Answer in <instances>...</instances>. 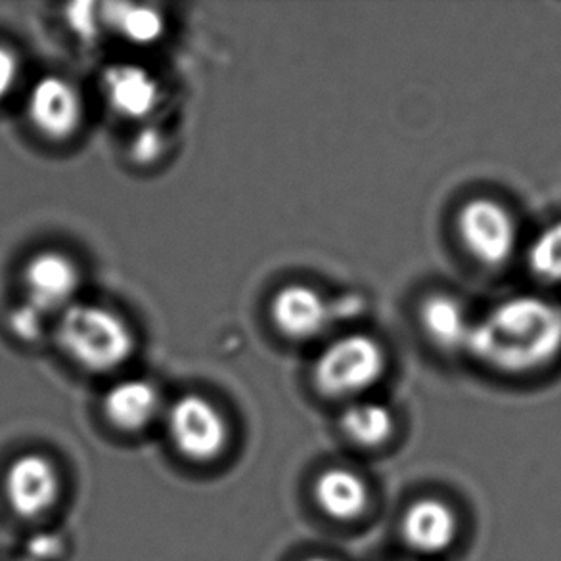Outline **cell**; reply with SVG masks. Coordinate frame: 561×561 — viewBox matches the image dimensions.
Returning <instances> with one entry per match:
<instances>
[{"mask_svg": "<svg viewBox=\"0 0 561 561\" xmlns=\"http://www.w3.org/2000/svg\"><path fill=\"white\" fill-rule=\"evenodd\" d=\"M8 327L22 342H37L46 332V314L23 301L8 314Z\"/></svg>", "mask_w": 561, "mask_h": 561, "instance_id": "18", "label": "cell"}, {"mask_svg": "<svg viewBox=\"0 0 561 561\" xmlns=\"http://www.w3.org/2000/svg\"><path fill=\"white\" fill-rule=\"evenodd\" d=\"M165 422L176 450L194 462H211L227 447V420L202 394H184L173 402Z\"/></svg>", "mask_w": 561, "mask_h": 561, "instance_id": "5", "label": "cell"}, {"mask_svg": "<svg viewBox=\"0 0 561 561\" xmlns=\"http://www.w3.org/2000/svg\"><path fill=\"white\" fill-rule=\"evenodd\" d=\"M393 427V414L381 402H351L343 412L342 432L358 447L383 445L391 437Z\"/></svg>", "mask_w": 561, "mask_h": 561, "instance_id": "15", "label": "cell"}, {"mask_svg": "<svg viewBox=\"0 0 561 561\" xmlns=\"http://www.w3.org/2000/svg\"><path fill=\"white\" fill-rule=\"evenodd\" d=\"M271 317L282 335L294 342H307L327 330L330 311L327 299L317 289L291 284L273 297Z\"/></svg>", "mask_w": 561, "mask_h": 561, "instance_id": "9", "label": "cell"}, {"mask_svg": "<svg viewBox=\"0 0 561 561\" xmlns=\"http://www.w3.org/2000/svg\"><path fill=\"white\" fill-rule=\"evenodd\" d=\"M18 73H20V66H18L15 54L7 46L0 45V100L7 99L12 92L18 83Z\"/></svg>", "mask_w": 561, "mask_h": 561, "instance_id": "21", "label": "cell"}, {"mask_svg": "<svg viewBox=\"0 0 561 561\" xmlns=\"http://www.w3.org/2000/svg\"><path fill=\"white\" fill-rule=\"evenodd\" d=\"M529 266L540 280L561 282V220L537 236L529 250Z\"/></svg>", "mask_w": 561, "mask_h": 561, "instance_id": "17", "label": "cell"}, {"mask_svg": "<svg viewBox=\"0 0 561 561\" xmlns=\"http://www.w3.org/2000/svg\"><path fill=\"white\" fill-rule=\"evenodd\" d=\"M56 342L73 363L99 374L117 370L135 351L129 324L117 312L94 304H73L60 312Z\"/></svg>", "mask_w": 561, "mask_h": 561, "instance_id": "2", "label": "cell"}, {"mask_svg": "<svg viewBox=\"0 0 561 561\" xmlns=\"http://www.w3.org/2000/svg\"><path fill=\"white\" fill-rule=\"evenodd\" d=\"M466 350L510 376L552 365L561 355V305L539 296L506 299L473 322Z\"/></svg>", "mask_w": 561, "mask_h": 561, "instance_id": "1", "label": "cell"}, {"mask_svg": "<svg viewBox=\"0 0 561 561\" xmlns=\"http://www.w3.org/2000/svg\"><path fill=\"white\" fill-rule=\"evenodd\" d=\"M27 115L45 137H71L83 119V102L76 87L58 76H45L33 84L27 96Z\"/></svg>", "mask_w": 561, "mask_h": 561, "instance_id": "8", "label": "cell"}, {"mask_svg": "<svg viewBox=\"0 0 561 561\" xmlns=\"http://www.w3.org/2000/svg\"><path fill=\"white\" fill-rule=\"evenodd\" d=\"M102 20L104 25L137 45H152L165 31L163 15L150 7L138 4H104L102 7Z\"/></svg>", "mask_w": 561, "mask_h": 561, "instance_id": "16", "label": "cell"}, {"mask_svg": "<svg viewBox=\"0 0 561 561\" xmlns=\"http://www.w3.org/2000/svg\"><path fill=\"white\" fill-rule=\"evenodd\" d=\"M305 561H330V560H327V558H309V560H305Z\"/></svg>", "mask_w": 561, "mask_h": 561, "instance_id": "23", "label": "cell"}, {"mask_svg": "<svg viewBox=\"0 0 561 561\" xmlns=\"http://www.w3.org/2000/svg\"><path fill=\"white\" fill-rule=\"evenodd\" d=\"M422 328L437 347L445 351L466 350L471 327L466 309L455 297L435 294L425 299L420 311Z\"/></svg>", "mask_w": 561, "mask_h": 561, "instance_id": "14", "label": "cell"}, {"mask_svg": "<svg viewBox=\"0 0 561 561\" xmlns=\"http://www.w3.org/2000/svg\"><path fill=\"white\" fill-rule=\"evenodd\" d=\"M456 516L445 502L435 499L412 504L402 519V537L417 554H440L456 537Z\"/></svg>", "mask_w": 561, "mask_h": 561, "instance_id": "11", "label": "cell"}, {"mask_svg": "<svg viewBox=\"0 0 561 561\" xmlns=\"http://www.w3.org/2000/svg\"><path fill=\"white\" fill-rule=\"evenodd\" d=\"M163 148H165V138L161 135L160 130L142 129L138 133L133 145H130V158L140 163V165H150L153 161L160 160L163 156Z\"/></svg>", "mask_w": 561, "mask_h": 561, "instance_id": "20", "label": "cell"}, {"mask_svg": "<svg viewBox=\"0 0 561 561\" xmlns=\"http://www.w3.org/2000/svg\"><path fill=\"white\" fill-rule=\"evenodd\" d=\"M81 274L76 263L58 251H43L23 268L25 301L45 312H64L76 304Z\"/></svg>", "mask_w": 561, "mask_h": 561, "instance_id": "7", "label": "cell"}, {"mask_svg": "<svg viewBox=\"0 0 561 561\" xmlns=\"http://www.w3.org/2000/svg\"><path fill=\"white\" fill-rule=\"evenodd\" d=\"M386 351L365 334L343 335L320 353L312 378L330 399H357L386 373Z\"/></svg>", "mask_w": 561, "mask_h": 561, "instance_id": "3", "label": "cell"}, {"mask_svg": "<svg viewBox=\"0 0 561 561\" xmlns=\"http://www.w3.org/2000/svg\"><path fill=\"white\" fill-rule=\"evenodd\" d=\"M69 27L76 31L81 38L96 37L100 33V25H104L102 20V7L91 4V2H77L68 7Z\"/></svg>", "mask_w": 561, "mask_h": 561, "instance_id": "19", "label": "cell"}, {"mask_svg": "<svg viewBox=\"0 0 561 561\" xmlns=\"http://www.w3.org/2000/svg\"><path fill=\"white\" fill-rule=\"evenodd\" d=\"M110 424L122 432H142L161 414V394L148 379H125L104 397Z\"/></svg>", "mask_w": 561, "mask_h": 561, "instance_id": "12", "label": "cell"}, {"mask_svg": "<svg viewBox=\"0 0 561 561\" xmlns=\"http://www.w3.org/2000/svg\"><path fill=\"white\" fill-rule=\"evenodd\" d=\"M4 496L15 516L37 522L48 516L60 502L61 476L45 455L18 456L7 468Z\"/></svg>", "mask_w": 561, "mask_h": 561, "instance_id": "6", "label": "cell"}, {"mask_svg": "<svg viewBox=\"0 0 561 561\" xmlns=\"http://www.w3.org/2000/svg\"><path fill=\"white\" fill-rule=\"evenodd\" d=\"M14 561H31V560H27V558H18V560H14Z\"/></svg>", "mask_w": 561, "mask_h": 561, "instance_id": "24", "label": "cell"}, {"mask_svg": "<svg viewBox=\"0 0 561 561\" xmlns=\"http://www.w3.org/2000/svg\"><path fill=\"white\" fill-rule=\"evenodd\" d=\"M456 227L463 248L481 265H506L516 253V219L493 197H476L463 205Z\"/></svg>", "mask_w": 561, "mask_h": 561, "instance_id": "4", "label": "cell"}, {"mask_svg": "<svg viewBox=\"0 0 561 561\" xmlns=\"http://www.w3.org/2000/svg\"><path fill=\"white\" fill-rule=\"evenodd\" d=\"M314 499L327 516L351 522L365 512L370 493L365 479L355 471L332 468L317 479Z\"/></svg>", "mask_w": 561, "mask_h": 561, "instance_id": "13", "label": "cell"}, {"mask_svg": "<svg viewBox=\"0 0 561 561\" xmlns=\"http://www.w3.org/2000/svg\"><path fill=\"white\" fill-rule=\"evenodd\" d=\"M58 539L56 537H48V535H41L37 539L33 540V545H31V554L27 556V560L31 561H46L50 560L53 556L58 554Z\"/></svg>", "mask_w": 561, "mask_h": 561, "instance_id": "22", "label": "cell"}, {"mask_svg": "<svg viewBox=\"0 0 561 561\" xmlns=\"http://www.w3.org/2000/svg\"><path fill=\"white\" fill-rule=\"evenodd\" d=\"M102 89L114 112L129 119H146L160 104V83L138 64H117L104 71Z\"/></svg>", "mask_w": 561, "mask_h": 561, "instance_id": "10", "label": "cell"}]
</instances>
